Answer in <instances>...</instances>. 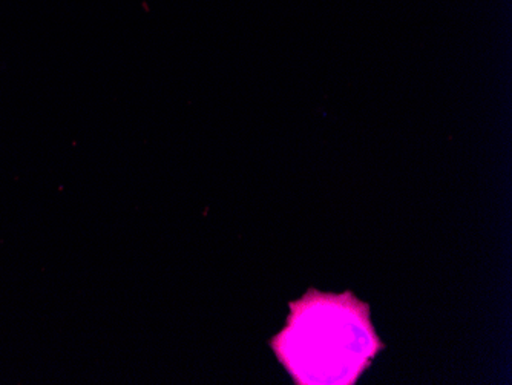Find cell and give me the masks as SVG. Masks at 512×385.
Instances as JSON below:
<instances>
[{"instance_id": "1", "label": "cell", "mask_w": 512, "mask_h": 385, "mask_svg": "<svg viewBox=\"0 0 512 385\" xmlns=\"http://www.w3.org/2000/svg\"><path fill=\"white\" fill-rule=\"evenodd\" d=\"M321 298V307L313 306L309 318L306 313L292 304L289 329L284 333V347L279 356H296V364L289 367L295 375L299 369L306 367L312 373L313 369L322 372L319 384H327V372H336V384H342L341 370L352 372L355 378L367 366V358L378 352L379 346H364L358 343H379L378 338L359 339L358 336L371 335L373 327L370 323L356 326L353 315L338 310L341 298ZM382 349V347H381ZM318 370V372H319ZM310 376V375H309ZM309 376L306 382L309 381Z\"/></svg>"}]
</instances>
